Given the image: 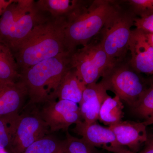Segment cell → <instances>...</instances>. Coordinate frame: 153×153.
<instances>
[{"label": "cell", "instance_id": "cell-30", "mask_svg": "<svg viewBox=\"0 0 153 153\" xmlns=\"http://www.w3.org/2000/svg\"><path fill=\"white\" fill-rule=\"evenodd\" d=\"M7 48H8L7 47H6L4 45H3V44L0 43V55H1Z\"/></svg>", "mask_w": 153, "mask_h": 153}, {"label": "cell", "instance_id": "cell-3", "mask_svg": "<svg viewBox=\"0 0 153 153\" xmlns=\"http://www.w3.org/2000/svg\"><path fill=\"white\" fill-rule=\"evenodd\" d=\"M119 6L115 2L108 0L85 1L66 20L64 36L67 51L72 54L77 46L87 45L100 33Z\"/></svg>", "mask_w": 153, "mask_h": 153}, {"label": "cell", "instance_id": "cell-27", "mask_svg": "<svg viewBox=\"0 0 153 153\" xmlns=\"http://www.w3.org/2000/svg\"><path fill=\"white\" fill-rule=\"evenodd\" d=\"M146 34L148 42L153 49V33L146 32Z\"/></svg>", "mask_w": 153, "mask_h": 153}, {"label": "cell", "instance_id": "cell-33", "mask_svg": "<svg viewBox=\"0 0 153 153\" xmlns=\"http://www.w3.org/2000/svg\"><path fill=\"white\" fill-rule=\"evenodd\" d=\"M152 143H153V141H152Z\"/></svg>", "mask_w": 153, "mask_h": 153}, {"label": "cell", "instance_id": "cell-25", "mask_svg": "<svg viewBox=\"0 0 153 153\" xmlns=\"http://www.w3.org/2000/svg\"><path fill=\"white\" fill-rule=\"evenodd\" d=\"M11 1H7L0 0V16H1L5 9L11 3Z\"/></svg>", "mask_w": 153, "mask_h": 153}, {"label": "cell", "instance_id": "cell-6", "mask_svg": "<svg viewBox=\"0 0 153 153\" xmlns=\"http://www.w3.org/2000/svg\"><path fill=\"white\" fill-rule=\"evenodd\" d=\"M125 60L111 66L101 80L108 91L133 108L147 88L140 73L131 67L129 62Z\"/></svg>", "mask_w": 153, "mask_h": 153}, {"label": "cell", "instance_id": "cell-1", "mask_svg": "<svg viewBox=\"0 0 153 153\" xmlns=\"http://www.w3.org/2000/svg\"><path fill=\"white\" fill-rule=\"evenodd\" d=\"M66 23V19L48 16L35 27L13 54L20 72L43 60L69 53L64 36Z\"/></svg>", "mask_w": 153, "mask_h": 153}, {"label": "cell", "instance_id": "cell-22", "mask_svg": "<svg viewBox=\"0 0 153 153\" xmlns=\"http://www.w3.org/2000/svg\"><path fill=\"white\" fill-rule=\"evenodd\" d=\"M18 114L0 117V149L7 152L12 138L13 123Z\"/></svg>", "mask_w": 153, "mask_h": 153}, {"label": "cell", "instance_id": "cell-10", "mask_svg": "<svg viewBox=\"0 0 153 153\" xmlns=\"http://www.w3.org/2000/svg\"><path fill=\"white\" fill-rule=\"evenodd\" d=\"M74 131L92 146L110 153L117 152L126 148L118 143L114 133L108 127L102 126L97 122L87 123L81 121L75 124Z\"/></svg>", "mask_w": 153, "mask_h": 153}, {"label": "cell", "instance_id": "cell-28", "mask_svg": "<svg viewBox=\"0 0 153 153\" xmlns=\"http://www.w3.org/2000/svg\"><path fill=\"white\" fill-rule=\"evenodd\" d=\"M143 123L146 126L151 125L153 124V115L152 116L148 119L146 120L145 121L143 122Z\"/></svg>", "mask_w": 153, "mask_h": 153}, {"label": "cell", "instance_id": "cell-11", "mask_svg": "<svg viewBox=\"0 0 153 153\" xmlns=\"http://www.w3.org/2000/svg\"><path fill=\"white\" fill-rule=\"evenodd\" d=\"M131 66L138 73L153 75V49L149 44L146 32L132 30L128 45Z\"/></svg>", "mask_w": 153, "mask_h": 153}, {"label": "cell", "instance_id": "cell-21", "mask_svg": "<svg viewBox=\"0 0 153 153\" xmlns=\"http://www.w3.org/2000/svg\"><path fill=\"white\" fill-rule=\"evenodd\" d=\"M133 108L136 114L146 120L153 115V85L145 91Z\"/></svg>", "mask_w": 153, "mask_h": 153}, {"label": "cell", "instance_id": "cell-20", "mask_svg": "<svg viewBox=\"0 0 153 153\" xmlns=\"http://www.w3.org/2000/svg\"><path fill=\"white\" fill-rule=\"evenodd\" d=\"M63 148L64 153H102L82 138L72 136L68 132L63 141Z\"/></svg>", "mask_w": 153, "mask_h": 153}, {"label": "cell", "instance_id": "cell-15", "mask_svg": "<svg viewBox=\"0 0 153 153\" xmlns=\"http://www.w3.org/2000/svg\"><path fill=\"white\" fill-rule=\"evenodd\" d=\"M85 2L78 0H39L36 1V5L39 10L52 18L66 20Z\"/></svg>", "mask_w": 153, "mask_h": 153}, {"label": "cell", "instance_id": "cell-24", "mask_svg": "<svg viewBox=\"0 0 153 153\" xmlns=\"http://www.w3.org/2000/svg\"><path fill=\"white\" fill-rule=\"evenodd\" d=\"M134 26L145 32L153 33V15L145 18H136Z\"/></svg>", "mask_w": 153, "mask_h": 153}, {"label": "cell", "instance_id": "cell-18", "mask_svg": "<svg viewBox=\"0 0 153 153\" xmlns=\"http://www.w3.org/2000/svg\"><path fill=\"white\" fill-rule=\"evenodd\" d=\"M19 67L10 50L7 48L0 55V82L15 83L20 80Z\"/></svg>", "mask_w": 153, "mask_h": 153}, {"label": "cell", "instance_id": "cell-8", "mask_svg": "<svg viewBox=\"0 0 153 153\" xmlns=\"http://www.w3.org/2000/svg\"><path fill=\"white\" fill-rule=\"evenodd\" d=\"M47 124L39 114H18L14 120L9 153H22L37 140L48 135Z\"/></svg>", "mask_w": 153, "mask_h": 153}, {"label": "cell", "instance_id": "cell-31", "mask_svg": "<svg viewBox=\"0 0 153 153\" xmlns=\"http://www.w3.org/2000/svg\"><path fill=\"white\" fill-rule=\"evenodd\" d=\"M55 153H64V152H63V146H62V147L59 151H57V152Z\"/></svg>", "mask_w": 153, "mask_h": 153}, {"label": "cell", "instance_id": "cell-4", "mask_svg": "<svg viewBox=\"0 0 153 153\" xmlns=\"http://www.w3.org/2000/svg\"><path fill=\"white\" fill-rule=\"evenodd\" d=\"M35 4L29 10L24 0L12 1L0 16V43L13 54L37 25L48 16Z\"/></svg>", "mask_w": 153, "mask_h": 153}, {"label": "cell", "instance_id": "cell-12", "mask_svg": "<svg viewBox=\"0 0 153 153\" xmlns=\"http://www.w3.org/2000/svg\"><path fill=\"white\" fill-rule=\"evenodd\" d=\"M108 88L102 80L86 85L83 91L82 100L79 104L81 117L87 123L98 120L100 108L105 100L109 96Z\"/></svg>", "mask_w": 153, "mask_h": 153}, {"label": "cell", "instance_id": "cell-13", "mask_svg": "<svg viewBox=\"0 0 153 153\" xmlns=\"http://www.w3.org/2000/svg\"><path fill=\"white\" fill-rule=\"evenodd\" d=\"M108 127L114 133L118 143L134 153L147 141L146 126L143 122L122 121Z\"/></svg>", "mask_w": 153, "mask_h": 153}, {"label": "cell", "instance_id": "cell-32", "mask_svg": "<svg viewBox=\"0 0 153 153\" xmlns=\"http://www.w3.org/2000/svg\"><path fill=\"white\" fill-rule=\"evenodd\" d=\"M150 82L151 85H153V76L151 78Z\"/></svg>", "mask_w": 153, "mask_h": 153}, {"label": "cell", "instance_id": "cell-29", "mask_svg": "<svg viewBox=\"0 0 153 153\" xmlns=\"http://www.w3.org/2000/svg\"><path fill=\"white\" fill-rule=\"evenodd\" d=\"M114 153H134L132 152H131V151H130L129 150H128V149H127V148H125V149H123L122 150L119 152H117Z\"/></svg>", "mask_w": 153, "mask_h": 153}, {"label": "cell", "instance_id": "cell-14", "mask_svg": "<svg viewBox=\"0 0 153 153\" xmlns=\"http://www.w3.org/2000/svg\"><path fill=\"white\" fill-rule=\"evenodd\" d=\"M27 90L20 79L15 83L0 82V117L19 114Z\"/></svg>", "mask_w": 153, "mask_h": 153}, {"label": "cell", "instance_id": "cell-16", "mask_svg": "<svg viewBox=\"0 0 153 153\" xmlns=\"http://www.w3.org/2000/svg\"><path fill=\"white\" fill-rule=\"evenodd\" d=\"M86 85L80 80L76 70L71 68L63 77L58 88L56 99L74 102L79 105Z\"/></svg>", "mask_w": 153, "mask_h": 153}, {"label": "cell", "instance_id": "cell-7", "mask_svg": "<svg viewBox=\"0 0 153 153\" xmlns=\"http://www.w3.org/2000/svg\"><path fill=\"white\" fill-rule=\"evenodd\" d=\"M114 63L102 49L100 40H93L71 55V67L84 85L97 83Z\"/></svg>", "mask_w": 153, "mask_h": 153}, {"label": "cell", "instance_id": "cell-9", "mask_svg": "<svg viewBox=\"0 0 153 153\" xmlns=\"http://www.w3.org/2000/svg\"><path fill=\"white\" fill-rule=\"evenodd\" d=\"M47 103L39 114L51 132L67 131L71 125L82 121L79 105L74 102L60 100Z\"/></svg>", "mask_w": 153, "mask_h": 153}, {"label": "cell", "instance_id": "cell-2", "mask_svg": "<svg viewBox=\"0 0 153 153\" xmlns=\"http://www.w3.org/2000/svg\"><path fill=\"white\" fill-rule=\"evenodd\" d=\"M71 54H61L20 71V79L27 90L29 104L56 100L61 81L67 71L72 68Z\"/></svg>", "mask_w": 153, "mask_h": 153}, {"label": "cell", "instance_id": "cell-19", "mask_svg": "<svg viewBox=\"0 0 153 153\" xmlns=\"http://www.w3.org/2000/svg\"><path fill=\"white\" fill-rule=\"evenodd\" d=\"M62 146L63 141L47 135L33 143L22 153H55Z\"/></svg>", "mask_w": 153, "mask_h": 153}, {"label": "cell", "instance_id": "cell-5", "mask_svg": "<svg viewBox=\"0 0 153 153\" xmlns=\"http://www.w3.org/2000/svg\"><path fill=\"white\" fill-rule=\"evenodd\" d=\"M136 18L131 9L119 6L100 32L102 47L114 64L125 60Z\"/></svg>", "mask_w": 153, "mask_h": 153}, {"label": "cell", "instance_id": "cell-26", "mask_svg": "<svg viewBox=\"0 0 153 153\" xmlns=\"http://www.w3.org/2000/svg\"><path fill=\"white\" fill-rule=\"evenodd\" d=\"M140 153H153V143L151 142Z\"/></svg>", "mask_w": 153, "mask_h": 153}, {"label": "cell", "instance_id": "cell-23", "mask_svg": "<svg viewBox=\"0 0 153 153\" xmlns=\"http://www.w3.org/2000/svg\"><path fill=\"white\" fill-rule=\"evenodd\" d=\"M128 2L136 16L142 18L153 15V0H130Z\"/></svg>", "mask_w": 153, "mask_h": 153}, {"label": "cell", "instance_id": "cell-17", "mask_svg": "<svg viewBox=\"0 0 153 153\" xmlns=\"http://www.w3.org/2000/svg\"><path fill=\"white\" fill-rule=\"evenodd\" d=\"M124 108L122 101L115 95L109 96L105 100L100 108L98 120L108 127L123 121Z\"/></svg>", "mask_w": 153, "mask_h": 153}]
</instances>
